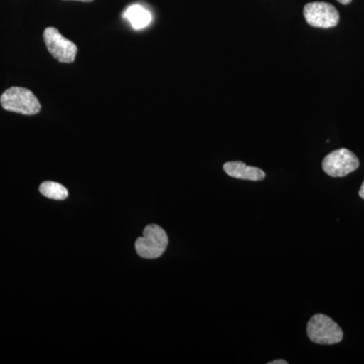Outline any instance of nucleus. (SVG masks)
Wrapping results in <instances>:
<instances>
[{"instance_id": "f257e3e1", "label": "nucleus", "mask_w": 364, "mask_h": 364, "mask_svg": "<svg viewBox=\"0 0 364 364\" xmlns=\"http://www.w3.org/2000/svg\"><path fill=\"white\" fill-rule=\"evenodd\" d=\"M1 107L7 112L33 116L41 112V104L32 91L23 87L9 88L0 97Z\"/></svg>"}, {"instance_id": "f03ea898", "label": "nucleus", "mask_w": 364, "mask_h": 364, "mask_svg": "<svg viewBox=\"0 0 364 364\" xmlns=\"http://www.w3.org/2000/svg\"><path fill=\"white\" fill-rule=\"evenodd\" d=\"M306 334L316 344L333 345L343 339V331L336 322L324 314H316L306 325Z\"/></svg>"}, {"instance_id": "7ed1b4c3", "label": "nucleus", "mask_w": 364, "mask_h": 364, "mask_svg": "<svg viewBox=\"0 0 364 364\" xmlns=\"http://www.w3.org/2000/svg\"><path fill=\"white\" fill-rule=\"evenodd\" d=\"M168 241V236L161 227L149 225L144 229L143 236L136 239V250L145 259H156L166 250Z\"/></svg>"}, {"instance_id": "20e7f679", "label": "nucleus", "mask_w": 364, "mask_h": 364, "mask_svg": "<svg viewBox=\"0 0 364 364\" xmlns=\"http://www.w3.org/2000/svg\"><path fill=\"white\" fill-rule=\"evenodd\" d=\"M44 42L50 54L61 63H73L77 55V46L70 40H67L59 33L56 28H46L44 31Z\"/></svg>"}, {"instance_id": "39448f33", "label": "nucleus", "mask_w": 364, "mask_h": 364, "mask_svg": "<svg viewBox=\"0 0 364 364\" xmlns=\"http://www.w3.org/2000/svg\"><path fill=\"white\" fill-rule=\"evenodd\" d=\"M359 167L358 156L350 150L341 149L333 151L324 158L322 168L326 174L332 177H343L355 171Z\"/></svg>"}, {"instance_id": "423d86ee", "label": "nucleus", "mask_w": 364, "mask_h": 364, "mask_svg": "<svg viewBox=\"0 0 364 364\" xmlns=\"http://www.w3.org/2000/svg\"><path fill=\"white\" fill-rule=\"evenodd\" d=\"M306 23L313 28H331L339 23L340 14L336 7L328 2H310L304 7Z\"/></svg>"}, {"instance_id": "0eeeda50", "label": "nucleus", "mask_w": 364, "mask_h": 364, "mask_svg": "<svg viewBox=\"0 0 364 364\" xmlns=\"http://www.w3.org/2000/svg\"><path fill=\"white\" fill-rule=\"evenodd\" d=\"M224 171L228 176L243 181H261L265 178V172L257 167L247 166L241 161L225 163Z\"/></svg>"}, {"instance_id": "6e6552de", "label": "nucleus", "mask_w": 364, "mask_h": 364, "mask_svg": "<svg viewBox=\"0 0 364 364\" xmlns=\"http://www.w3.org/2000/svg\"><path fill=\"white\" fill-rule=\"evenodd\" d=\"M124 18L128 21L135 30H142L150 25L152 21V14L143 6L134 4L124 11Z\"/></svg>"}, {"instance_id": "1a4fd4ad", "label": "nucleus", "mask_w": 364, "mask_h": 364, "mask_svg": "<svg viewBox=\"0 0 364 364\" xmlns=\"http://www.w3.org/2000/svg\"><path fill=\"white\" fill-rule=\"evenodd\" d=\"M40 193L51 200H64L68 198V191L65 186L54 181H45L40 186Z\"/></svg>"}, {"instance_id": "9d476101", "label": "nucleus", "mask_w": 364, "mask_h": 364, "mask_svg": "<svg viewBox=\"0 0 364 364\" xmlns=\"http://www.w3.org/2000/svg\"><path fill=\"white\" fill-rule=\"evenodd\" d=\"M268 364H287V361L284 359H279V360L270 361Z\"/></svg>"}, {"instance_id": "9b49d317", "label": "nucleus", "mask_w": 364, "mask_h": 364, "mask_svg": "<svg viewBox=\"0 0 364 364\" xmlns=\"http://www.w3.org/2000/svg\"><path fill=\"white\" fill-rule=\"evenodd\" d=\"M359 196L364 200V181L361 184V188L359 189Z\"/></svg>"}, {"instance_id": "f8f14e48", "label": "nucleus", "mask_w": 364, "mask_h": 364, "mask_svg": "<svg viewBox=\"0 0 364 364\" xmlns=\"http://www.w3.org/2000/svg\"><path fill=\"white\" fill-rule=\"evenodd\" d=\"M337 1L340 2L341 4H344V6H347V4H351L352 0H337Z\"/></svg>"}, {"instance_id": "ddd939ff", "label": "nucleus", "mask_w": 364, "mask_h": 364, "mask_svg": "<svg viewBox=\"0 0 364 364\" xmlns=\"http://www.w3.org/2000/svg\"><path fill=\"white\" fill-rule=\"evenodd\" d=\"M72 1L92 2L93 0H72Z\"/></svg>"}]
</instances>
